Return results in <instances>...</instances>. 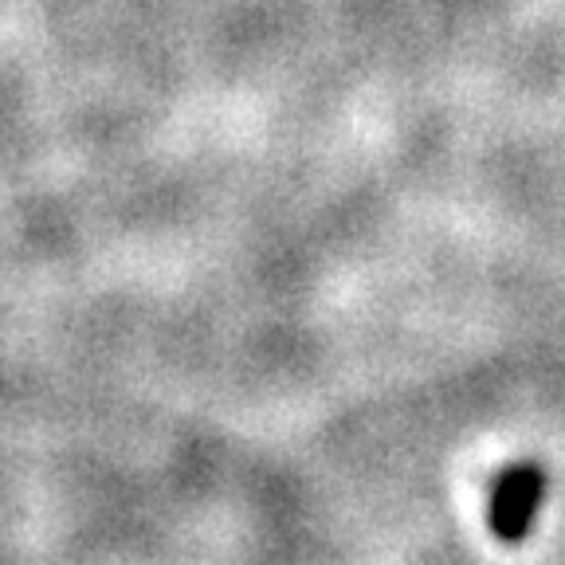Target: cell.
Instances as JSON below:
<instances>
[{
    "mask_svg": "<svg viewBox=\"0 0 565 565\" xmlns=\"http://www.w3.org/2000/svg\"><path fill=\"white\" fill-rule=\"evenodd\" d=\"M546 468L539 459H514L494 476L491 499H487V526H491L494 542L519 546L530 539L542 503H546Z\"/></svg>",
    "mask_w": 565,
    "mask_h": 565,
    "instance_id": "1",
    "label": "cell"
}]
</instances>
